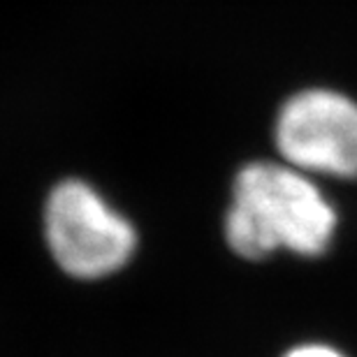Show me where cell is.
<instances>
[{
  "label": "cell",
  "mask_w": 357,
  "mask_h": 357,
  "mask_svg": "<svg viewBox=\"0 0 357 357\" xmlns=\"http://www.w3.org/2000/svg\"><path fill=\"white\" fill-rule=\"evenodd\" d=\"M339 216L311 174L288 162H251L232 183L225 213V241L246 260H262L278 248L318 258L332 246Z\"/></svg>",
  "instance_id": "obj_1"
},
{
  "label": "cell",
  "mask_w": 357,
  "mask_h": 357,
  "mask_svg": "<svg viewBox=\"0 0 357 357\" xmlns=\"http://www.w3.org/2000/svg\"><path fill=\"white\" fill-rule=\"evenodd\" d=\"M45 237L56 265L84 281L126 267L137 248L130 220L79 178L61 181L45 206Z\"/></svg>",
  "instance_id": "obj_2"
},
{
  "label": "cell",
  "mask_w": 357,
  "mask_h": 357,
  "mask_svg": "<svg viewBox=\"0 0 357 357\" xmlns=\"http://www.w3.org/2000/svg\"><path fill=\"white\" fill-rule=\"evenodd\" d=\"M274 144L299 172L357 181V100L337 89L297 91L278 109Z\"/></svg>",
  "instance_id": "obj_3"
},
{
  "label": "cell",
  "mask_w": 357,
  "mask_h": 357,
  "mask_svg": "<svg viewBox=\"0 0 357 357\" xmlns=\"http://www.w3.org/2000/svg\"><path fill=\"white\" fill-rule=\"evenodd\" d=\"M285 357H344L339 351H334L330 346H320V344H306L297 346L285 355Z\"/></svg>",
  "instance_id": "obj_4"
}]
</instances>
